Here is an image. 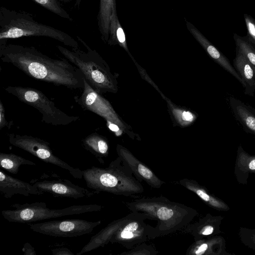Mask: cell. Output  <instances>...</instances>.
I'll return each mask as SVG.
<instances>
[{"label":"cell","instance_id":"11","mask_svg":"<svg viewBox=\"0 0 255 255\" xmlns=\"http://www.w3.org/2000/svg\"><path fill=\"white\" fill-rule=\"evenodd\" d=\"M31 184L39 190L51 194L55 197H68L77 199L90 197L99 192L89 191L74 184L70 180L64 179L57 174L43 173L39 178L30 181Z\"/></svg>","mask_w":255,"mask_h":255},{"label":"cell","instance_id":"29","mask_svg":"<svg viewBox=\"0 0 255 255\" xmlns=\"http://www.w3.org/2000/svg\"><path fill=\"white\" fill-rule=\"evenodd\" d=\"M182 119L185 121L190 122L193 120V115L189 112H183L182 113Z\"/></svg>","mask_w":255,"mask_h":255},{"label":"cell","instance_id":"13","mask_svg":"<svg viewBox=\"0 0 255 255\" xmlns=\"http://www.w3.org/2000/svg\"><path fill=\"white\" fill-rule=\"evenodd\" d=\"M117 150L118 156L128 166L139 182L144 181L153 188H160L165 183L148 167L139 161L127 148L118 145Z\"/></svg>","mask_w":255,"mask_h":255},{"label":"cell","instance_id":"18","mask_svg":"<svg viewBox=\"0 0 255 255\" xmlns=\"http://www.w3.org/2000/svg\"><path fill=\"white\" fill-rule=\"evenodd\" d=\"M230 104L236 118L244 128L255 134V111L233 97L230 98Z\"/></svg>","mask_w":255,"mask_h":255},{"label":"cell","instance_id":"33","mask_svg":"<svg viewBox=\"0 0 255 255\" xmlns=\"http://www.w3.org/2000/svg\"><path fill=\"white\" fill-rule=\"evenodd\" d=\"M61 2L64 3H69L72 0H59Z\"/></svg>","mask_w":255,"mask_h":255},{"label":"cell","instance_id":"27","mask_svg":"<svg viewBox=\"0 0 255 255\" xmlns=\"http://www.w3.org/2000/svg\"><path fill=\"white\" fill-rule=\"evenodd\" d=\"M52 254L54 255H72L74 254L71 252L70 250L66 248H59L52 249L51 250Z\"/></svg>","mask_w":255,"mask_h":255},{"label":"cell","instance_id":"8","mask_svg":"<svg viewBox=\"0 0 255 255\" xmlns=\"http://www.w3.org/2000/svg\"><path fill=\"white\" fill-rule=\"evenodd\" d=\"M4 90L21 102L37 110L42 114L41 121L47 124L54 126H67L80 119L79 116H70L63 112L37 89L9 86L4 88Z\"/></svg>","mask_w":255,"mask_h":255},{"label":"cell","instance_id":"21","mask_svg":"<svg viewBox=\"0 0 255 255\" xmlns=\"http://www.w3.org/2000/svg\"><path fill=\"white\" fill-rule=\"evenodd\" d=\"M1 168L8 172L16 174L22 165H35L34 162L13 153H0Z\"/></svg>","mask_w":255,"mask_h":255},{"label":"cell","instance_id":"6","mask_svg":"<svg viewBox=\"0 0 255 255\" xmlns=\"http://www.w3.org/2000/svg\"><path fill=\"white\" fill-rule=\"evenodd\" d=\"M76 37L85 46L86 51L79 47L70 49L61 45H57V48L66 59L81 70L85 79L96 92L100 94L114 91V82L106 62L96 50L91 48L79 36Z\"/></svg>","mask_w":255,"mask_h":255},{"label":"cell","instance_id":"1","mask_svg":"<svg viewBox=\"0 0 255 255\" xmlns=\"http://www.w3.org/2000/svg\"><path fill=\"white\" fill-rule=\"evenodd\" d=\"M0 58L34 79L70 89H83L84 77L67 59L52 58L33 46L0 44Z\"/></svg>","mask_w":255,"mask_h":255},{"label":"cell","instance_id":"4","mask_svg":"<svg viewBox=\"0 0 255 255\" xmlns=\"http://www.w3.org/2000/svg\"><path fill=\"white\" fill-rule=\"evenodd\" d=\"M29 36L46 37L70 48L79 47V43L72 36L38 22L31 13L0 6V44H6L8 39Z\"/></svg>","mask_w":255,"mask_h":255},{"label":"cell","instance_id":"14","mask_svg":"<svg viewBox=\"0 0 255 255\" xmlns=\"http://www.w3.org/2000/svg\"><path fill=\"white\" fill-rule=\"evenodd\" d=\"M0 192L6 198L16 194L29 196L42 195L44 193L30 183L8 175L1 169L0 170Z\"/></svg>","mask_w":255,"mask_h":255},{"label":"cell","instance_id":"19","mask_svg":"<svg viewBox=\"0 0 255 255\" xmlns=\"http://www.w3.org/2000/svg\"><path fill=\"white\" fill-rule=\"evenodd\" d=\"M116 3V0H100L98 27L101 38L105 43H107L109 40L110 18Z\"/></svg>","mask_w":255,"mask_h":255},{"label":"cell","instance_id":"31","mask_svg":"<svg viewBox=\"0 0 255 255\" xmlns=\"http://www.w3.org/2000/svg\"><path fill=\"white\" fill-rule=\"evenodd\" d=\"M82 0H75L74 3V8L76 9H79L81 5Z\"/></svg>","mask_w":255,"mask_h":255},{"label":"cell","instance_id":"32","mask_svg":"<svg viewBox=\"0 0 255 255\" xmlns=\"http://www.w3.org/2000/svg\"><path fill=\"white\" fill-rule=\"evenodd\" d=\"M249 168L252 170L255 169V159L253 160L249 164Z\"/></svg>","mask_w":255,"mask_h":255},{"label":"cell","instance_id":"17","mask_svg":"<svg viewBox=\"0 0 255 255\" xmlns=\"http://www.w3.org/2000/svg\"><path fill=\"white\" fill-rule=\"evenodd\" d=\"M83 147L94 155L98 161L103 164L104 158L109 154V146L107 140L97 133H92L82 140Z\"/></svg>","mask_w":255,"mask_h":255},{"label":"cell","instance_id":"2","mask_svg":"<svg viewBox=\"0 0 255 255\" xmlns=\"http://www.w3.org/2000/svg\"><path fill=\"white\" fill-rule=\"evenodd\" d=\"M125 204L131 212L157 221L154 226L156 238L181 231L197 215L196 211L191 207L161 195L138 198Z\"/></svg>","mask_w":255,"mask_h":255},{"label":"cell","instance_id":"5","mask_svg":"<svg viewBox=\"0 0 255 255\" xmlns=\"http://www.w3.org/2000/svg\"><path fill=\"white\" fill-rule=\"evenodd\" d=\"M82 171L87 186L99 193L134 197L144 191L141 182L119 156L106 167L92 166Z\"/></svg>","mask_w":255,"mask_h":255},{"label":"cell","instance_id":"10","mask_svg":"<svg viewBox=\"0 0 255 255\" xmlns=\"http://www.w3.org/2000/svg\"><path fill=\"white\" fill-rule=\"evenodd\" d=\"M101 221L90 222L83 219L54 220L27 224L33 231L57 237H74L89 234L101 224Z\"/></svg>","mask_w":255,"mask_h":255},{"label":"cell","instance_id":"20","mask_svg":"<svg viewBox=\"0 0 255 255\" xmlns=\"http://www.w3.org/2000/svg\"><path fill=\"white\" fill-rule=\"evenodd\" d=\"M107 43L110 45L119 44L127 49L126 35L119 20L116 3L113 7L110 18L109 37Z\"/></svg>","mask_w":255,"mask_h":255},{"label":"cell","instance_id":"7","mask_svg":"<svg viewBox=\"0 0 255 255\" xmlns=\"http://www.w3.org/2000/svg\"><path fill=\"white\" fill-rule=\"evenodd\" d=\"M13 210L1 211L3 218L10 222L29 223L62 216L98 212L104 207L97 204L73 205L61 209H50L44 202L13 204Z\"/></svg>","mask_w":255,"mask_h":255},{"label":"cell","instance_id":"16","mask_svg":"<svg viewBox=\"0 0 255 255\" xmlns=\"http://www.w3.org/2000/svg\"><path fill=\"white\" fill-rule=\"evenodd\" d=\"M233 66L243 82L245 94L254 96L255 92V67L237 50L233 61Z\"/></svg>","mask_w":255,"mask_h":255},{"label":"cell","instance_id":"30","mask_svg":"<svg viewBox=\"0 0 255 255\" xmlns=\"http://www.w3.org/2000/svg\"><path fill=\"white\" fill-rule=\"evenodd\" d=\"M108 127L111 130L116 132L120 130L118 126L115 124L110 123L108 124Z\"/></svg>","mask_w":255,"mask_h":255},{"label":"cell","instance_id":"28","mask_svg":"<svg viewBox=\"0 0 255 255\" xmlns=\"http://www.w3.org/2000/svg\"><path fill=\"white\" fill-rule=\"evenodd\" d=\"M22 252L24 253V255H36V252L34 250L33 247H32L31 245L28 243H26L24 244L23 248L22 249Z\"/></svg>","mask_w":255,"mask_h":255},{"label":"cell","instance_id":"24","mask_svg":"<svg viewBox=\"0 0 255 255\" xmlns=\"http://www.w3.org/2000/svg\"><path fill=\"white\" fill-rule=\"evenodd\" d=\"M158 252L154 246L142 243L129 249L128 252L121 253L122 255H155Z\"/></svg>","mask_w":255,"mask_h":255},{"label":"cell","instance_id":"3","mask_svg":"<svg viewBox=\"0 0 255 255\" xmlns=\"http://www.w3.org/2000/svg\"><path fill=\"white\" fill-rule=\"evenodd\" d=\"M146 218L141 214H130L110 223L91 237L77 255L104 247L109 243L119 244L127 249L156 238L154 227L147 224Z\"/></svg>","mask_w":255,"mask_h":255},{"label":"cell","instance_id":"22","mask_svg":"<svg viewBox=\"0 0 255 255\" xmlns=\"http://www.w3.org/2000/svg\"><path fill=\"white\" fill-rule=\"evenodd\" d=\"M233 37L236 50L255 67V47L248 41L246 36H241L234 33Z\"/></svg>","mask_w":255,"mask_h":255},{"label":"cell","instance_id":"9","mask_svg":"<svg viewBox=\"0 0 255 255\" xmlns=\"http://www.w3.org/2000/svg\"><path fill=\"white\" fill-rule=\"evenodd\" d=\"M9 142L12 145L20 148L47 163L52 164L66 170L75 178H83V171L78 168H74L53 154L48 142L31 135L9 133L7 135Z\"/></svg>","mask_w":255,"mask_h":255},{"label":"cell","instance_id":"23","mask_svg":"<svg viewBox=\"0 0 255 255\" xmlns=\"http://www.w3.org/2000/svg\"><path fill=\"white\" fill-rule=\"evenodd\" d=\"M49 11L70 21L73 18L59 0H31Z\"/></svg>","mask_w":255,"mask_h":255},{"label":"cell","instance_id":"12","mask_svg":"<svg viewBox=\"0 0 255 255\" xmlns=\"http://www.w3.org/2000/svg\"><path fill=\"white\" fill-rule=\"evenodd\" d=\"M82 89L81 95L75 96L74 99L84 110L90 111L102 117L107 121L108 124H121L109 102L96 92L85 78Z\"/></svg>","mask_w":255,"mask_h":255},{"label":"cell","instance_id":"26","mask_svg":"<svg viewBox=\"0 0 255 255\" xmlns=\"http://www.w3.org/2000/svg\"><path fill=\"white\" fill-rule=\"evenodd\" d=\"M11 125L6 120L5 117V108L4 105L0 100V130L4 127L9 128Z\"/></svg>","mask_w":255,"mask_h":255},{"label":"cell","instance_id":"25","mask_svg":"<svg viewBox=\"0 0 255 255\" xmlns=\"http://www.w3.org/2000/svg\"><path fill=\"white\" fill-rule=\"evenodd\" d=\"M247 29L246 36L248 41L255 47V19L247 13L244 14Z\"/></svg>","mask_w":255,"mask_h":255},{"label":"cell","instance_id":"15","mask_svg":"<svg viewBox=\"0 0 255 255\" xmlns=\"http://www.w3.org/2000/svg\"><path fill=\"white\" fill-rule=\"evenodd\" d=\"M187 29L197 41L204 48L209 56L225 70L231 74L243 85V82L228 59L193 24L186 21Z\"/></svg>","mask_w":255,"mask_h":255}]
</instances>
